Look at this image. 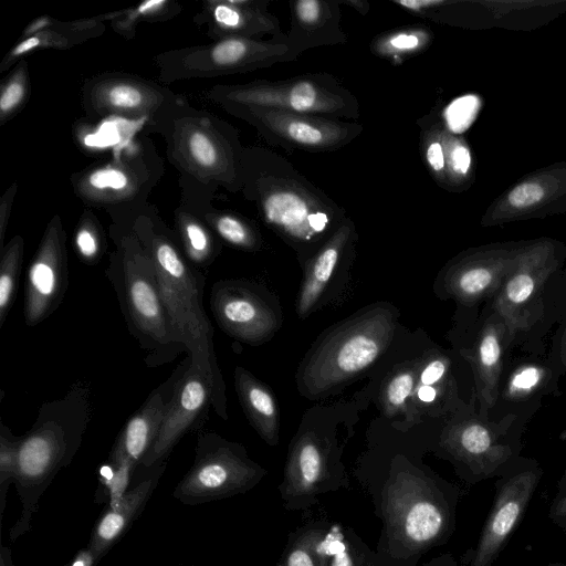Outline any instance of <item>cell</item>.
I'll list each match as a JSON object with an SVG mask.
<instances>
[{
    "instance_id": "30",
    "label": "cell",
    "mask_w": 566,
    "mask_h": 566,
    "mask_svg": "<svg viewBox=\"0 0 566 566\" xmlns=\"http://www.w3.org/2000/svg\"><path fill=\"white\" fill-rule=\"evenodd\" d=\"M449 359L437 353L417 364V378L411 397L412 411H438L452 394ZM413 415V413H412Z\"/></svg>"
},
{
    "instance_id": "49",
    "label": "cell",
    "mask_w": 566,
    "mask_h": 566,
    "mask_svg": "<svg viewBox=\"0 0 566 566\" xmlns=\"http://www.w3.org/2000/svg\"><path fill=\"white\" fill-rule=\"evenodd\" d=\"M339 2L340 4L352 7L361 15H366L370 7L369 2L360 0H340Z\"/></svg>"
},
{
    "instance_id": "9",
    "label": "cell",
    "mask_w": 566,
    "mask_h": 566,
    "mask_svg": "<svg viewBox=\"0 0 566 566\" xmlns=\"http://www.w3.org/2000/svg\"><path fill=\"white\" fill-rule=\"evenodd\" d=\"M340 455L334 436L301 427L290 444L277 488L284 509L306 511L323 495L349 489L350 481Z\"/></svg>"
},
{
    "instance_id": "14",
    "label": "cell",
    "mask_w": 566,
    "mask_h": 566,
    "mask_svg": "<svg viewBox=\"0 0 566 566\" xmlns=\"http://www.w3.org/2000/svg\"><path fill=\"white\" fill-rule=\"evenodd\" d=\"M210 310L217 325L230 337L260 345L281 326V312L266 292L247 280H220L210 291Z\"/></svg>"
},
{
    "instance_id": "6",
    "label": "cell",
    "mask_w": 566,
    "mask_h": 566,
    "mask_svg": "<svg viewBox=\"0 0 566 566\" xmlns=\"http://www.w3.org/2000/svg\"><path fill=\"white\" fill-rule=\"evenodd\" d=\"M396 317L392 307L377 304L325 333L297 373L302 395L326 396L370 367L390 345Z\"/></svg>"
},
{
    "instance_id": "26",
    "label": "cell",
    "mask_w": 566,
    "mask_h": 566,
    "mask_svg": "<svg viewBox=\"0 0 566 566\" xmlns=\"http://www.w3.org/2000/svg\"><path fill=\"white\" fill-rule=\"evenodd\" d=\"M268 6V0L209 1L205 22L218 40L283 34L279 18L269 12Z\"/></svg>"
},
{
    "instance_id": "47",
    "label": "cell",
    "mask_w": 566,
    "mask_h": 566,
    "mask_svg": "<svg viewBox=\"0 0 566 566\" xmlns=\"http://www.w3.org/2000/svg\"><path fill=\"white\" fill-rule=\"evenodd\" d=\"M98 559L90 548L81 549L67 566H95Z\"/></svg>"
},
{
    "instance_id": "5",
    "label": "cell",
    "mask_w": 566,
    "mask_h": 566,
    "mask_svg": "<svg viewBox=\"0 0 566 566\" xmlns=\"http://www.w3.org/2000/svg\"><path fill=\"white\" fill-rule=\"evenodd\" d=\"M111 235L116 250L109 255L105 275L116 293L127 329L147 352V366L169 363L184 349L176 340L153 260L127 226L118 224Z\"/></svg>"
},
{
    "instance_id": "13",
    "label": "cell",
    "mask_w": 566,
    "mask_h": 566,
    "mask_svg": "<svg viewBox=\"0 0 566 566\" xmlns=\"http://www.w3.org/2000/svg\"><path fill=\"white\" fill-rule=\"evenodd\" d=\"M189 119L177 130L175 142L177 159L186 168L197 170L230 191L242 188L243 151L238 134L224 123L209 119Z\"/></svg>"
},
{
    "instance_id": "11",
    "label": "cell",
    "mask_w": 566,
    "mask_h": 566,
    "mask_svg": "<svg viewBox=\"0 0 566 566\" xmlns=\"http://www.w3.org/2000/svg\"><path fill=\"white\" fill-rule=\"evenodd\" d=\"M296 59L286 44L284 33L269 40L227 38L206 46L167 54L163 70L165 77L171 81L253 72Z\"/></svg>"
},
{
    "instance_id": "7",
    "label": "cell",
    "mask_w": 566,
    "mask_h": 566,
    "mask_svg": "<svg viewBox=\"0 0 566 566\" xmlns=\"http://www.w3.org/2000/svg\"><path fill=\"white\" fill-rule=\"evenodd\" d=\"M210 96L222 107H269L339 119H357L360 116L358 98L328 73L216 86Z\"/></svg>"
},
{
    "instance_id": "35",
    "label": "cell",
    "mask_w": 566,
    "mask_h": 566,
    "mask_svg": "<svg viewBox=\"0 0 566 566\" xmlns=\"http://www.w3.org/2000/svg\"><path fill=\"white\" fill-rule=\"evenodd\" d=\"M181 250L196 269H208L220 252V244L200 221L182 216L179 219Z\"/></svg>"
},
{
    "instance_id": "28",
    "label": "cell",
    "mask_w": 566,
    "mask_h": 566,
    "mask_svg": "<svg viewBox=\"0 0 566 566\" xmlns=\"http://www.w3.org/2000/svg\"><path fill=\"white\" fill-rule=\"evenodd\" d=\"M504 328L500 318L481 329L469 359L472 365L476 396L486 412L496 401L504 353Z\"/></svg>"
},
{
    "instance_id": "3",
    "label": "cell",
    "mask_w": 566,
    "mask_h": 566,
    "mask_svg": "<svg viewBox=\"0 0 566 566\" xmlns=\"http://www.w3.org/2000/svg\"><path fill=\"white\" fill-rule=\"evenodd\" d=\"M128 228L153 260L177 343L208 380L213 411L228 420L226 384L217 363L212 324L203 307L205 275L188 262L176 237L165 227L146 220Z\"/></svg>"
},
{
    "instance_id": "27",
    "label": "cell",
    "mask_w": 566,
    "mask_h": 566,
    "mask_svg": "<svg viewBox=\"0 0 566 566\" xmlns=\"http://www.w3.org/2000/svg\"><path fill=\"white\" fill-rule=\"evenodd\" d=\"M137 169L126 161H113L84 172L76 184L77 192L91 203L130 202L134 195H140L143 184Z\"/></svg>"
},
{
    "instance_id": "44",
    "label": "cell",
    "mask_w": 566,
    "mask_h": 566,
    "mask_svg": "<svg viewBox=\"0 0 566 566\" xmlns=\"http://www.w3.org/2000/svg\"><path fill=\"white\" fill-rule=\"evenodd\" d=\"M66 35L67 34L61 33L55 29L49 28L45 29L44 31L32 34L31 36L24 38L8 54V57L3 61L2 69L9 62L11 63L19 56L27 54L35 49H40L43 46L69 48L75 42L69 39Z\"/></svg>"
},
{
    "instance_id": "48",
    "label": "cell",
    "mask_w": 566,
    "mask_h": 566,
    "mask_svg": "<svg viewBox=\"0 0 566 566\" xmlns=\"http://www.w3.org/2000/svg\"><path fill=\"white\" fill-rule=\"evenodd\" d=\"M420 566H459L457 559L451 553H443L432 557Z\"/></svg>"
},
{
    "instance_id": "53",
    "label": "cell",
    "mask_w": 566,
    "mask_h": 566,
    "mask_svg": "<svg viewBox=\"0 0 566 566\" xmlns=\"http://www.w3.org/2000/svg\"><path fill=\"white\" fill-rule=\"evenodd\" d=\"M546 566H566V564H563V563H549Z\"/></svg>"
},
{
    "instance_id": "12",
    "label": "cell",
    "mask_w": 566,
    "mask_h": 566,
    "mask_svg": "<svg viewBox=\"0 0 566 566\" xmlns=\"http://www.w3.org/2000/svg\"><path fill=\"white\" fill-rule=\"evenodd\" d=\"M542 475L541 467L527 461L512 462L497 476L493 503L468 557L469 566H493L522 522Z\"/></svg>"
},
{
    "instance_id": "38",
    "label": "cell",
    "mask_w": 566,
    "mask_h": 566,
    "mask_svg": "<svg viewBox=\"0 0 566 566\" xmlns=\"http://www.w3.org/2000/svg\"><path fill=\"white\" fill-rule=\"evenodd\" d=\"M23 260V239L13 237L1 250L0 260V328L6 323L19 285Z\"/></svg>"
},
{
    "instance_id": "25",
    "label": "cell",
    "mask_w": 566,
    "mask_h": 566,
    "mask_svg": "<svg viewBox=\"0 0 566 566\" xmlns=\"http://www.w3.org/2000/svg\"><path fill=\"white\" fill-rule=\"evenodd\" d=\"M356 241L355 223L347 216L339 228L306 262L295 303L296 314L301 318L308 316L317 305L337 269L354 252Z\"/></svg>"
},
{
    "instance_id": "33",
    "label": "cell",
    "mask_w": 566,
    "mask_h": 566,
    "mask_svg": "<svg viewBox=\"0 0 566 566\" xmlns=\"http://www.w3.org/2000/svg\"><path fill=\"white\" fill-rule=\"evenodd\" d=\"M432 40L433 33L428 27L413 24L376 35L369 49L374 55L396 63L422 53Z\"/></svg>"
},
{
    "instance_id": "24",
    "label": "cell",
    "mask_w": 566,
    "mask_h": 566,
    "mask_svg": "<svg viewBox=\"0 0 566 566\" xmlns=\"http://www.w3.org/2000/svg\"><path fill=\"white\" fill-rule=\"evenodd\" d=\"M291 27L285 41L298 57L307 50L333 46L347 41L340 20V2L336 0H292L289 2Z\"/></svg>"
},
{
    "instance_id": "4",
    "label": "cell",
    "mask_w": 566,
    "mask_h": 566,
    "mask_svg": "<svg viewBox=\"0 0 566 566\" xmlns=\"http://www.w3.org/2000/svg\"><path fill=\"white\" fill-rule=\"evenodd\" d=\"M91 396L88 385H73L62 398L43 402L31 429L20 437L13 484L22 510L11 541L30 530L40 499L80 450L92 416Z\"/></svg>"
},
{
    "instance_id": "52",
    "label": "cell",
    "mask_w": 566,
    "mask_h": 566,
    "mask_svg": "<svg viewBox=\"0 0 566 566\" xmlns=\"http://www.w3.org/2000/svg\"><path fill=\"white\" fill-rule=\"evenodd\" d=\"M558 484H560V485H566V472H565V474L563 475V478L560 479V481L558 482Z\"/></svg>"
},
{
    "instance_id": "46",
    "label": "cell",
    "mask_w": 566,
    "mask_h": 566,
    "mask_svg": "<svg viewBox=\"0 0 566 566\" xmlns=\"http://www.w3.org/2000/svg\"><path fill=\"white\" fill-rule=\"evenodd\" d=\"M548 517L559 528L566 525V485L557 484V491L548 509Z\"/></svg>"
},
{
    "instance_id": "29",
    "label": "cell",
    "mask_w": 566,
    "mask_h": 566,
    "mask_svg": "<svg viewBox=\"0 0 566 566\" xmlns=\"http://www.w3.org/2000/svg\"><path fill=\"white\" fill-rule=\"evenodd\" d=\"M234 388L251 426L269 446H276L280 412L270 388L242 366L234 369Z\"/></svg>"
},
{
    "instance_id": "23",
    "label": "cell",
    "mask_w": 566,
    "mask_h": 566,
    "mask_svg": "<svg viewBox=\"0 0 566 566\" xmlns=\"http://www.w3.org/2000/svg\"><path fill=\"white\" fill-rule=\"evenodd\" d=\"M159 88L142 80L104 77L92 82L85 99L102 116L149 117L159 115L160 106H167L168 92Z\"/></svg>"
},
{
    "instance_id": "36",
    "label": "cell",
    "mask_w": 566,
    "mask_h": 566,
    "mask_svg": "<svg viewBox=\"0 0 566 566\" xmlns=\"http://www.w3.org/2000/svg\"><path fill=\"white\" fill-rule=\"evenodd\" d=\"M417 378V363L398 368L380 389L379 400L386 416L403 413L412 419L411 397Z\"/></svg>"
},
{
    "instance_id": "54",
    "label": "cell",
    "mask_w": 566,
    "mask_h": 566,
    "mask_svg": "<svg viewBox=\"0 0 566 566\" xmlns=\"http://www.w3.org/2000/svg\"><path fill=\"white\" fill-rule=\"evenodd\" d=\"M562 530L566 533V525L562 527Z\"/></svg>"
},
{
    "instance_id": "18",
    "label": "cell",
    "mask_w": 566,
    "mask_h": 566,
    "mask_svg": "<svg viewBox=\"0 0 566 566\" xmlns=\"http://www.w3.org/2000/svg\"><path fill=\"white\" fill-rule=\"evenodd\" d=\"M566 211V161L538 169L512 185L486 209L485 227Z\"/></svg>"
},
{
    "instance_id": "8",
    "label": "cell",
    "mask_w": 566,
    "mask_h": 566,
    "mask_svg": "<svg viewBox=\"0 0 566 566\" xmlns=\"http://www.w3.org/2000/svg\"><path fill=\"white\" fill-rule=\"evenodd\" d=\"M268 471L249 458L245 448L216 432L199 431L195 461L177 483L172 496L186 505H200L255 488Z\"/></svg>"
},
{
    "instance_id": "50",
    "label": "cell",
    "mask_w": 566,
    "mask_h": 566,
    "mask_svg": "<svg viewBox=\"0 0 566 566\" xmlns=\"http://www.w3.org/2000/svg\"><path fill=\"white\" fill-rule=\"evenodd\" d=\"M0 566H14L11 557V549L4 545L0 547Z\"/></svg>"
},
{
    "instance_id": "15",
    "label": "cell",
    "mask_w": 566,
    "mask_h": 566,
    "mask_svg": "<svg viewBox=\"0 0 566 566\" xmlns=\"http://www.w3.org/2000/svg\"><path fill=\"white\" fill-rule=\"evenodd\" d=\"M438 447L469 485L497 478L513 462L516 453L506 437L479 419H462L447 424Z\"/></svg>"
},
{
    "instance_id": "43",
    "label": "cell",
    "mask_w": 566,
    "mask_h": 566,
    "mask_svg": "<svg viewBox=\"0 0 566 566\" xmlns=\"http://www.w3.org/2000/svg\"><path fill=\"white\" fill-rule=\"evenodd\" d=\"M74 245L78 259L87 265L98 263L104 253L102 235L91 222H84L77 228Z\"/></svg>"
},
{
    "instance_id": "16",
    "label": "cell",
    "mask_w": 566,
    "mask_h": 566,
    "mask_svg": "<svg viewBox=\"0 0 566 566\" xmlns=\"http://www.w3.org/2000/svg\"><path fill=\"white\" fill-rule=\"evenodd\" d=\"M556 243L538 239L520 245L494 300V308L513 334L531 323L532 310L557 265Z\"/></svg>"
},
{
    "instance_id": "17",
    "label": "cell",
    "mask_w": 566,
    "mask_h": 566,
    "mask_svg": "<svg viewBox=\"0 0 566 566\" xmlns=\"http://www.w3.org/2000/svg\"><path fill=\"white\" fill-rule=\"evenodd\" d=\"M66 235L55 218L48 226L31 260L24 284L23 315L35 326L62 304L69 287Z\"/></svg>"
},
{
    "instance_id": "22",
    "label": "cell",
    "mask_w": 566,
    "mask_h": 566,
    "mask_svg": "<svg viewBox=\"0 0 566 566\" xmlns=\"http://www.w3.org/2000/svg\"><path fill=\"white\" fill-rule=\"evenodd\" d=\"M166 468L167 461L146 469L137 468L142 471L138 481L125 491L116 505H108L96 521L87 548L93 552L98 562L120 541L142 514Z\"/></svg>"
},
{
    "instance_id": "10",
    "label": "cell",
    "mask_w": 566,
    "mask_h": 566,
    "mask_svg": "<svg viewBox=\"0 0 566 566\" xmlns=\"http://www.w3.org/2000/svg\"><path fill=\"white\" fill-rule=\"evenodd\" d=\"M271 145L306 153L336 151L361 135L364 125L322 115L258 106H226Z\"/></svg>"
},
{
    "instance_id": "2",
    "label": "cell",
    "mask_w": 566,
    "mask_h": 566,
    "mask_svg": "<svg viewBox=\"0 0 566 566\" xmlns=\"http://www.w3.org/2000/svg\"><path fill=\"white\" fill-rule=\"evenodd\" d=\"M241 190L266 227L306 262L347 218L290 160L263 147L244 148Z\"/></svg>"
},
{
    "instance_id": "37",
    "label": "cell",
    "mask_w": 566,
    "mask_h": 566,
    "mask_svg": "<svg viewBox=\"0 0 566 566\" xmlns=\"http://www.w3.org/2000/svg\"><path fill=\"white\" fill-rule=\"evenodd\" d=\"M207 221L228 244L245 251L261 250L262 235L249 219L232 212H217L208 214Z\"/></svg>"
},
{
    "instance_id": "21",
    "label": "cell",
    "mask_w": 566,
    "mask_h": 566,
    "mask_svg": "<svg viewBox=\"0 0 566 566\" xmlns=\"http://www.w3.org/2000/svg\"><path fill=\"white\" fill-rule=\"evenodd\" d=\"M191 364L192 359L188 355L164 382L150 391L140 408L126 421L109 454L112 467L126 464L137 470L159 432L179 381Z\"/></svg>"
},
{
    "instance_id": "19",
    "label": "cell",
    "mask_w": 566,
    "mask_h": 566,
    "mask_svg": "<svg viewBox=\"0 0 566 566\" xmlns=\"http://www.w3.org/2000/svg\"><path fill=\"white\" fill-rule=\"evenodd\" d=\"M518 249L501 244L467 251L443 270L439 289L462 304L479 302L499 291Z\"/></svg>"
},
{
    "instance_id": "51",
    "label": "cell",
    "mask_w": 566,
    "mask_h": 566,
    "mask_svg": "<svg viewBox=\"0 0 566 566\" xmlns=\"http://www.w3.org/2000/svg\"><path fill=\"white\" fill-rule=\"evenodd\" d=\"M560 349H562L560 350L562 359L566 364V329H565V333H564V336H563V339H562Z\"/></svg>"
},
{
    "instance_id": "45",
    "label": "cell",
    "mask_w": 566,
    "mask_h": 566,
    "mask_svg": "<svg viewBox=\"0 0 566 566\" xmlns=\"http://www.w3.org/2000/svg\"><path fill=\"white\" fill-rule=\"evenodd\" d=\"M27 94V72L21 69L13 73L0 93V116L4 120L23 102Z\"/></svg>"
},
{
    "instance_id": "42",
    "label": "cell",
    "mask_w": 566,
    "mask_h": 566,
    "mask_svg": "<svg viewBox=\"0 0 566 566\" xmlns=\"http://www.w3.org/2000/svg\"><path fill=\"white\" fill-rule=\"evenodd\" d=\"M546 370L538 365H524L518 367L510 377L506 386V396L520 399L530 396L544 381Z\"/></svg>"
},
{
    "instance_id": "32",
    "label": "cell",
    "mask_w": 566,
    "mask_h": 566,
    "mask_svg": "<svg viewBox=\"0 0 566 566\" xmlns=\"http://www.w3.org/2000/svg\"><path fill=\"white\" fill-rule=\"evenodd\" d=\"M327 566H381L371 549L356 531L340 522H332L326 533Z\"/></svg>"
},
{
    "instance_id": "34",
    "label": "cell",
    "mask_w": 566,
    "mask_h": 566,
    "mask_svg": "<svg viewBox=\"0 0 566 566\" xmlns=\"http://www.w3.org/2000/svg\"><path fill=\"white\" fill-rule=\"evenodd\" d=\"M441 136L446 154V190L461 192L468 189L474 180L471 148L462 135L452 134L443 124Z\"/></svg>"
},
{
    "instance_id": "39",
    "label": "cell",
    "mask_w": 566,
    "mask_h": 566,
    "mask_svg": "<svg viewBox=\"0 0 566 566\" xmlns=\"http://www.w3.org/2000/svg\"><path fill=\"white\" fill-rule=\"evenodd\" d=\"M419 123V145L423 163L436 184L446 189V154L441 136L442 123L432 119H420Z\"/></svg>"
},
{
    "instance_id": "41",
    "label": "cell",
    "mask_w": 566,
    "mask_h": 566,
    "mask_svg": "<svg viewBox=\"0 0 566 566\" xmlns=\"http://www.w3.org/2000/svg\"><path fill=\"white\" fill-rule=\"evenodd\" d=\"M482 107L479 95L467 94L454 98L443 111V126L455 135H462L476 119Z\"/></svg>"
},
{
    "instance_id": "40",
    "label": "cell",
    "mask_w": 566,
    "mask_h": 566,
    "mask_svg": "<svg viewBox=\"0 0 566 566\" xmlns=\"http://www.w3.org/2000/svg\"><path fill=\"white\" fill-rule=\"evenodd\" d=\"M20 437L0 421V513L4 514L7 494L11 483H14L18 465Z\"/></svg>"
},
{
    "instance_id": "20",
    "label": "cell",
    "mask_w": 566,
    "mask_h": 566,
    "mask_svg": "<svg viewBox=\"0 0 566 566\" xmlns=\"http://www.w3.org/2000/svg\"><path fill=\"white\" fill-rule=\"evenodd\" d=\"M210 407H212V392L209 382L191 364L179 381L159 432L138 468L146 469L167 461L184 436L201 431Z\"/></svg>"
},
{
    "instance_id": "31",
    "label": "cell",
    "mask_w": 566,
    "mask_h": 566,
    "mask_svg": "<svg viewBox=\"0 0 566 566\" xmlns=\"http://www.w3.org/2000/svg\"><path fill=\"white\" fill-rule=\"evenodd\" d=\"M329 524L326 518H316L292 531L276 566H327L325 537Z\"/></svg>"
},
{
    "instance_id": "1",
    "label": "cell",
    "mask_w": 566,
    "mask_h": 566,
    "mask_svg": "<svg viewBox=\"0 0 566 566\" xmlns=\"http://www.w3.org/2000/svg\"><path fill=\"white\" fill-rule=\"evenodd\" d=\"M381 522L375 553L381 566H419L429 551L447 544L457 525L463 491L406 453L354 473Z\"/></svg>"
}]
</instances>
